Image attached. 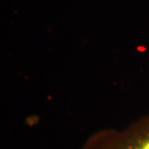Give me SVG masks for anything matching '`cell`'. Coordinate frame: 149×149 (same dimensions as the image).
Masks as SVG:
<instances>
[{
	"label": "cell",
	"mask_w": 149,
	"mask_h": 149,
	"mask_svg": "<svg viewBox=\"0 0 149 149\" xmlns=\"http://www.w3.org/2000/svg\"><path fill=\"white\" fill-rule=\"evenodd\" d=\"M80 149H149V114L124 128L98 130Z\"/></svg>",
	"instance_id": "1"
}]
</instances>
